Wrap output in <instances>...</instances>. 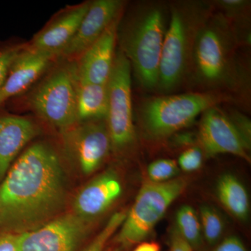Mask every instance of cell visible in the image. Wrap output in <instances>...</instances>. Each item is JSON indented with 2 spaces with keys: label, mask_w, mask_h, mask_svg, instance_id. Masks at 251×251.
<instances>
[{
  "label": "cell",
  "mask_w": 251,
  "mask_h": 251,
  "mask_svg": "<svg viewBox=\"0 0 251 251\" xmlns=\"http://www.w3.org/2000/svg\"><path fill=\"white\" fill-rule=\"evenodd\" d=\"M120 18L115 20L100 37L76 62L80 82L107 85L115 60L117 27Z\"/></svg>",
  "instance_id": "5bb4252c"
},
{
  "label": "cell",
  "mask_w": 251,
  "mask_h": 251,
  "mask_svg": "<svg viewBox=\"0 0 251 251\" xmlns=\"http://www.w3.org/2000/svg\"><path fill=\"white\" fill-rule=\"evenodd\" d=\"M231 36L227 23L220 17L204 23L198 31L193 57L203 80L219 82L226 75L232 50Z\"/></svg>",
  "instance_id": "9c48e42d"
},
{
  "label": "cell",
  "mask_w": 251,
  "mask_h": 251,
  "mask_svg": "<svg viewBox=\"0 0 251 251\" xmlns=\"http://www.w3.org/2000/svg\"><path fill=\"white\" fill-rule=\"evenodd\" d=\"M175 229L193 249L201 247L202 241L201 221L197 212L192 206L184 205L178 209L176 214V228Z\"/></svg>",
  "instance_id": "ffe728a7"
},
{
  "label": "cell",
  "mask_w": 251,
  "mask_h": 251,
  "mask_svg": "<svg viewBox=\"0 0 251 251\" xmlns=\"http://www.w3.org/2000/svg\"><path fill=\"white\" fill-rule=\"evenodd\" d=\"M108 110L107 85L77 82V122L106 120Z\"/></svg>",
  "instance_id": "ac0fdd59"
},
{
  "label": "cell",
  "mask_w": 251,
  "mask_h": 251,
  "mask_svg": "<svg viewBox=\"0 0 251 251\" xmlns=\"http://www.w3.org/2000/svg\"><path fill=\"white\" fill-rule=\"evenodd\" d=\"M40 132L29 117L0 112V183L23 149Z\"/></svg>",
  "instance_id": "2e32d148"
},
{
  "label": "cell",
  "mask_w": 251,
  "mask_h": 251,
  "mask_svg": "<svg viewBox=\"0 0 251 251\" xmlns=\"http://www.w3.org/2000/svg\"><path fill=\"white\" fill-rule=\"evenodd\" d=\"M219 4L229 14L238 13L248 4V1L242 0H223Z\"/></svg>",
  "instance_id": "f546056e"
},
{
  "label": "cell",
  "mask_w": 251,
  "mask_h": 251,
  "mask_svg": "<svg viewBox=\"0 0 251 251\" xmlns=\"http://www.w3.org/2000/svg\"><path fill=\"white\" fill-rule=\"evenodd\" d=\"M186 186L187 182L182 178L143 184L119 229L117 243L122 247H130L143 242L170 206L184 193Z\"/></svg>",
  "instance_id": "3957f363"
},
{
  "label": "cell",
  "mask_w": 251,
  "mask_h": 251,
  "mask_svg": "<svg viewBox=\"0 0 251 251\" xmlns=\"http://www.w3.org/2000/svg\"><path fill=\"white\" fill-rule=\"evenodd\" d=\"M201 20L200 11L189 4L172 11L162 49L158 87L171 90L184 77L193 58L196 36L205 23Z\"/></svg>",
  "instance_id": "277c9868"
},
{
  "label": "cell",
  "mask_w": 251,
  "mask_h": 251,
  "mask_svg": "<svg viewBox=\"0 0 251 251\" xmlns=\"http://www.w3.org/2000/svg\"></svg>",
  "instance_id": "1f68e13d"
},
{
  "label": "cell",
  "mask_w": 251,
  "mask_h": 251,
  "mask_svg": "<svg viewBox=\"0 0 251 251\" xmlns=\"http://www.w3.org/2000/svg\"><path fill=\"white\" fill-rule=\"evenodd\" d=\"M57 59L52 54L31 49L29 46L18 54L0 90V108L9 99L27 90Z\"/></svg>",
  "instance_id": "9a60e30c"
},
{
  "label": "cell",
  "mask_w": 251,
  "mask_h": 251,
  "mask_svg": "<svg viewBox=\"0 0 251 251\" xmlns=\"http://www.w3.org/2000/svg\"><path fill=\"white\" fill-rule=\"evenodd\" d=\"M60 133L64 151L86 176L100 168L112 149L106 120L77 122Z\"/></svg>",
  "instance_id": "ba28073f"
},
{
  "label": "cell",
  "mask_w": 251,
  "mask_h": 251,
  "mask_svg": "<svg viewBox=\"0 0 251 251\" xmlns=\"http://www.w3.org/2000/svg\"><path fill=\"white\" fill-rule=\"evenodd\" d=\"M192 247L181 237L177 231L173 229L170 238L169 251H193Z\"/></svg>",
  "instance_id": "f1b7e54d"
},
{
  "label": "cell",
  "mask_w": 251,
  "mask_h": 251,
  "mask_svg": "<svg viewBox=\"0 0 251 251\" xmlns=\"http://www.w3.org/2000/svg\"><path fill=\"white\" fill-rule=\"evenodd\" d=\"M26 46L25 44L0 46V90L6 82L15 59Z\"/></svg>",
  "instance_id": "cb8c5ba5"
},
{
  "label": "cell",
  "mask_w": 251,
  "mask_h": 251,
  "mask_svg": "<svg viewBox=\"0 0 251 251\" xmlns=\"http://www.w3.org/2000/svg\"><path fill=\"white\" fill-rule=\"evenodd\" d=\"M67 179L60 156L39 141L18 156L0 183V230L22 234L60 215Z\"/></svg>",
  "instance_id": "6da1fadb"
},
{
  "label": "cell",
  "mask_w": 251,
  "mask_h": 251,
  "mask_svg": "<svg viewBox=\"0 0 251 251\" xmlns=\"http://www.w3.org/2000/svg\"><path fill=\"white\" fill-rule=\"evenodd\" d=\"M75 61H67L41 82L28 100L31 110L62 132L77 123Z\"/></svg>",
  "instance_id": "5b68a950"
},
{
  "label": "cell",
  "mask_w": 251,
  "mask_h": 251,
  "mask_svg": "<svg viewBox=\"0 0 251 251\" xmlns=\"http://www.w3.org/2000/svg\"><path fill=\"white\" fill-rule=\"evenodd\" d=\"M244 140L251 146V122L242 114L234 113L229 117Z\"/></svg>",
  "instance_id": "484cf974"
},
{
  "label": "cell",
  "mask_w": 251,
  "mask_h": 251,
  "mask_svg": "<svg viewBox=\"0 0 251 251\" xmlns=\"http://www.w3.org/2000/svg\"><path fill=\"white\" fill-rule=\"evenodd\" d=\"M198 138L208 156L230 153L250 161V145L242 138L229 117L215 107L203 113Z\"/></svg>",
  "instance_id": "8fae6325"
},
{
  "label": "cell",
  "mask_w": 251,
  "mask_h": 251,
  "mask_svg": "<svg viewBox=\"0 0 251 251\" xmlns=\"http://www.w3.org/2000/svg\"><path fill=\"white\" fill-rule=\"evenodd\" d=\"M203 161L202 150L198 148L188 149L180 155L178 160L179 168L186 173L198 171L201 168Z\"/></svg>",
  "instance_id": "d4e9b609"
},
{
  "label": "cell",
  "mask_w": 251,
  "mask_h": 251,
  "mask_svg": "<svg viewBox=\"0 0 251 251\" xmlns=\"http://www.w3.org/2000/svg\"><path fill=\"white\" fill-rule=\"evenodd\" d=\"M213 251H247V248L239 238L230 236L216 244Z\"/></svg>",
  "instance_id": "83f0119b"
},
{
  "label": "cell",
  "mask_w": 251,
  "mask_h": 251,
  "mask_svg": "<svg viewBox=\"0 0 251 251\" xmlns=\"http://www.w3.org/2000/svg\"><path fill=\"white\" fill-rule=\"evenodd\" d=\"M216 194L220 202L237 219L245 221L250 211L249 194L245 186L235 176L226 174L216 184Z\"/></svg>",
  "instance_id": "d6986e66"
},
{
  "label": "cell",
  "mask_w": 251,
  "mask_h": 251,
  "mask_svg": "<svg viewBox=\"0 0 251 251\" xmlns=\"http://www.w3.org/2000/svg\"><path fill=\"white\" fill-rule=\"evenodd\" d=\"M202 234L208 244L216 245L222 237L224 223L217 211L211 206L203 205L200 211Z\"/></svg>",
  "instance_id": "44dd1931"
},
{
  "label": "cell",
  "mask_w": 251,
  "mask_h": 251,
  "mask_svg": "<svg viewBox=\"0 0 251 251\" xmlns=\"http://www.w3.org/2000/svg\"><path fill=\"white\" fill-rule=\"evenodd\" d=\"M122 193V183L116 173L105 172L81 188L73 202L72 212L91 223L108 210Z\"/></svg>",
  "instance_id": "4fadbf2b"
},
{
  "label": "cell",
  "mask_w": 251,
  "mask_h": 251,
  "mask_svg": "<svg viewBox=\"0 0 251 251\" xmlns=\"http://www.w3.org/2000/svg\"><path fill=\"white\" fill-rule=\"evenodd\" d=\"M133 251H161V247L157 242H143L138 244Z\"/></svg>",
  "instance_id": "4dcf8cb0"
},
{
  "label": "cell",
  "mask_w": 251,
  "mask_h": 251,
  "mask_svg": "<svg viewBox=\"0 0 251 251\" xmlns=\"http://www.w3.org/2000/svg\"><path fill=\"white\" fill-rule=\"evenodd\" d=\"M106 124L112 148L123 151L133 143L135 128L131 99V67L120 49L115 54L108 84Z\"/></svg>",
  "instance_id": "52a82bcc"
},
{
  "label": "cell",
  "mask_w": 251,
  "mask_h": 251,
  "mask_svg": "<svg viewBox=\"0 0 251 251\" xmlns=\"http://www.w3.org/2000/svg\"><path fill=\"white\" fill-rule=\"evenodd\" d=\"M123 1L96 0L82 18L75 35L59 54L58 58L77 61L79 57L103 34L115 20L120 18Z\"/></svg>",
  "instance_id": "7c38bea8"
},
{
  "label": "cell",
  "mask_w": 251,
  "mask_h": 251,
  "mask_svg": "<svg viewBox=\"0 0 251 251\" xmlns=\"http://www.w3.org/2000/svg\"><path fill=\"white\" fill-rule=\"evenodd\" d=\"M90 3L86 1L63 11L34 36L29 47L58 59L60 52L76 33Z\"/></svg>",
  "instance_id": "e0dca14e"
},
{
  "label": "cell",
  "mask_w": 251,
  "mask_h": 251,
  "mask_svg": "<svg viewBox=\"0 0 251 251\" xmlns=\"http://www.w3.org/2000/svg\"><path fill=\"white\" fill-rule=\"evenodd\" d=\"M220 97L209 93H187L153 97L140 108L144 130L161 139L188 126L198 115L215 107Z\"/></svg>",
  "instance_id": "8992f818"
},
{
  "label": "cell",
  "mask_w": 251,
  "mask_h": 251,
  "mask_svg": "<svg viewBox=\"0 0 251 251\" xmlns=\"http://www.w3.org/2000/svg\"><path fill=\"white\" fill-rule=\"evenodd\" d=\"M91 223L74 213L61 214L37 228L20 234L18 251H77Z\"/></svg>",
  "instance_id": "30bf717a"
},
{
  "label": "cell",
  "mask_w": 251,
  "mask_h": 251,
  "mask_svg": "<svg viewBox=\"0 0 251 251\" xmlns=\"http://www.w3.org/2000/svg\"><path fill=\"white\" fill-rule=\"evenodd\" d=\"M166 25L164 10L155 3L139 5L119 22L117 41L120 50L140 85L146 89L158 87Z\"/></svg>",
  "instance_id": "7a4b0ae2"
},
{
  "label": "cell",
  "mask_w": 251,
  "mask_h": 251,
  "mask_svg": "<svg viewBox=\"0 0 251 251\" xmlns=\"http://www.w3.org/2000/svg\"><path fill=\"white\" fill-rule=\"evenodd\" d=\"M20 234L0 230V251H18Z\"/></svg>",
  "instance_id": "4316f807"
},
{
  "label": "cell",
  "mask_w": 251,
  "mask_h": 251,
  "mask_svg": "<svg viewBox=\"0 0 251 251\" xmlns=\"http://www.w3.org/2000/svg\"><path fill=\"white\" fill-rule=\"evenodd\" d=\"M179 173L177 163L172 159H158L150 163L148 173L150 181L153 182H166L175 179Z\"/></svg>",
  "instance_id": "603a6c76"
},
{
  "label": "cell",
  "mask_w": 251,
  "mask_h": 251,
  "mask_svg": "<svg viewBox=\"0 0 251 251\" xmlns=\"http://www.w3.org/2000/svg\"><path fill=\"white\" fill-rule=\"evenodd\" d=\"M127 211H121L115 213L109 219L108 222L104 226L103 228L97 234L82 251H105L108 242L112 236L120 228L126 216Z\"/></svg>",
  "instance_id": "7402d4cb"
}]
</instances>
